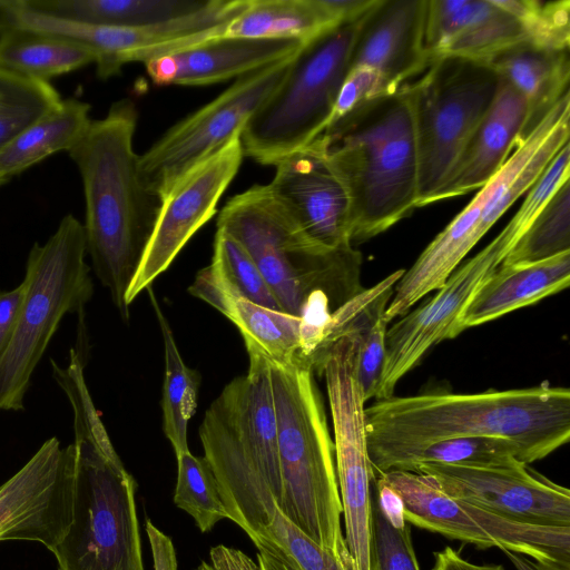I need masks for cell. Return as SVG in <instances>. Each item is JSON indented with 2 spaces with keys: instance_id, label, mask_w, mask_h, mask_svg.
<instances>
[{
  "instance_id": "obj_34",
  "label": "cell",
  "mask_w": 570,
  "mask_h": 570,
  "mask_svg": "<svg viewBox=\"0 0 570 570\" xmlns=\"http://www.w3.org/2000/svg\"><path fill=\"white\" fill-rule=\"evenodd\" d=\"M176 458L175 504L195 520L202 532L210 531L220 520H230L216 478L206 459L195 456L190 451Z\"/></svg>"
},
{
  "instance_id": "obj_42",
  "label": "cell",
  "mask_w": 570,
  "mask_h": 570,
  "mask_svg": "<svg viewBox=\"0 0 570 570\" xmlns=\"http://www.w3.org/2000/svg\"><path fill=\"white\" fill-rule=\"evenodd\" d=\"M257 548V563L261 570H298L291 559L277 548L254 542Z\"/></svg>"
},
{
  "instance_id": "obj_15",
  "label": "cell",
  "mask_w": 570,
  "mask_h": 570,
  "mask_svg": "<svg viewBox=\"0 0 570 570\" xmlns=\"http://www.w3.org/2000/svg\"><path fill=\"white\" fill-rule=\"evenodd\" d=\"M73 487V445L53 436L0 485V541H36L51 552L71 524Z\"/></svg>"
},
{
  "instance_id": "obj_28",
  "label": "cell",
  "mask_w": 570,
  "mask_h": 570,
  "mask_svg": "<svg viewBox=\"0 0 570 570\" xmlns=\"http://www.w3.org/2000/svg\"><path fill=\"white\" fill-rule=\"evenodd\" d=\"M87 47L56 36L6 27L0 30V69L46 81L95 63Z\"/></svg>"
},
{
  "instance_id": "obj_39",
  "label": "cell",
  "mask_w": 570,
  "mask_h": 570,
  "mask_svg": "<svg viewBox=\"0 0 570 570\" xmlns=\"http://www.w3.org/2000/svg\"><path fill=\"white\" fill-rule=\"evenodd\" d=\"M23 297L22 283L11 291L0 292V357L14 333Z\"/></svg>"
},
{
  "instance_id": "obj_11",
  "label": "cell",
  "mask_w": 570,
  "mask_h": 570,
  "mask_svg": "<svg viewBox=\"0 0 570 570\" xmlns=\"http://www.w3.org/2000/svg\"><path fill=\"white\" fill-rule=\"evenodd\" d=\"M357 337L354 332L336 340L330 347L321 375L325 377L334 428L335 469L347 549L355 570H370L372 484L365 399L355 366Z\"/></svg>"
},
{
  "instance_id": "obj_9",
  "label": "cell",
  "mask_w": 570,
  "mask_h": 570,
  "mask_svg": "<svg viewBox=\"0 0 570 570\" xmlns=\"http://www.w3.org/2000/svg\"><path fill=\"white\" fill-rule=\"evenodd\" d=\"M501 82L488 63L448 56L432 61L404 87L416 140L417 207L430 205L491 108Z\"/></svg>"
},
{
  "instance_id": "obj_27",
  "label": "cell",
  "mask_w": 570,
  "mask_h": 570,
  "mask_svg": "<svg viewBox=\"0 0 570 570\" xmlns=\"http://www.w3.org/2000/svg\"><path fill=\"white\" fill-rule=\"evenodd\" d=\"M90 105L62 99L0 151V177L9 180L58 151H68L91 122Z\"/></svg>"
},
{
  "instance_id": "obj_2",
  "label": "cell",
  "mask_w": 570,
  "mask_h": 570,
  "mask_svg": "<svg viewBox=\"0 0 570 570\" xmlns=\"http://www.w3.org/2000/svg\"><path fill=\"white\" fill-rule=\"evenodd\" d=\"M371 466L393 453L461 436L514 443L520 461L544 459L570 439V391L538 386L474 394L426 393L365 407Z\"/></svg>"
},
{
  "instance_id": "obj_29",
  "label": "cell",
  "mask_w": 570,
  "mask_h": 570,
  "mask_svg": "<svg viewBox=\"0 0 570 570\" xmlns=\"http://www.w3.org/2000/svg\"><path fill=\"white\" fill-rule=\"evenodd\" d=\"M146 289L148 291L164 343L163 430L176 456H178L189 451L187 426L196 411L200 376L183 361L173 331L156 299L154 291L150 286Z\"/></svg>"
},
{
  "instance_id": "obj_13",
  "label": "cell",
  "mask_w": 570,
  "mask_h": 570,
  "mask_svg": "<svg viewBox=\"0 0 570 570\" xmlns=\"http://www.w3.org/2000/svg\"><path fill=\"white\" fill-rule=\"evenodd\" d=\"M514 246V240L499 233L482 250L456 267L431 299L407 312L387 330L376 400L392 397L399 381L426 352L460 334L458 321L464 307Z\"/></svg>"
},
{
  "instance_id": "obj_22",
  "label": "cell",
  "mask_w": 570,
  "mask_h": 570,
  "mask_svg": "<svg viewBox=\"0 0 570 570\" xmlns=\"http://www.w3.org/2000/svg\"><path fill=\"white\" fill-rule=\"evenodd\" d=\"M570 250L550 258L501 264L476 289L458 321L462 331L501 317L569 286Z\"/></svg>"
},
{
  "instance_id": "obj_3",
  "label": "cell",
  "mask_w": 570,
  "mask_h": 570,
  "mask_svg": "<svg viewBox=\"0 0 570 570\" xmlns=\"http://www.w3.org/2000/svg\"><path fill=\"white\" fill-rule=\"evenodd\" d=\"M138 122L129 98L115 101L68 150L81 176L87 254L122 318L129 316L128 288L140 265L160 208L139 171L134 149Z\"/></svg>"
},
{
  "instance_id": "obj_43",
  "label": "cell",
  "mask_w": 570,
  "mask_h": 570,
  "mask_svg": "<svg viewBox=\"0 0 570 570\" xmlns=\"http://www.w3.org/2000/svg\"><path fill=\"white\" fill-rule=\"evenodd\" d=\"M504 553L517 570H570L558 566L542 563L520 553L511 551H504Z\"/></svg>"
},
{
  "instance_id": "obj_5",
  "label": "cell",
  "mask_w": 570,
  "mask_h": 570,
  "mask_svg": "<svg viewBox=\"0 0 570 570\" xmlns=\"http://www.w3.org/2000/svg\"><path fill=\"white\" fill-rule=\"evenodd\" d=\"M321 137L348 194L352 245L387 230L417 208V150L404 88L362 102Z\"/></svg>"
},
{
  "instance_id": "obj_38",
  "label": "cell",
  "mask_w": 570,
  "mask_h": 570,
  "mask_svg": "<svg viewBox=\"0 0 570 570\" xmlns=\"http://www.w3.org/2000/svg\"><path fill=\"white\" fill-rule=\"evenodd\" d=\"M387 303L376 305L355 330L357 355L355 373L365 401L375 396L384 356L389 322L384 317Z\"/></svg>"
},
{
  "instance_id": "obj_32",
  "label": "cell",
  "mask_w": 570,
  "mask_h": 570,
  "mask_svg": "<svg viewBox=\"0 0 570 570\" xmlns=\"http://www.w3.org/2000/svg\"><path fill=\"white\" fill-rule=\"evenodd\" d=\"M570 250V179L549 198L502 264L534 263Z\"/></svg>"
},
{
  "instance_id": "obj_17",
  "label": "cell",
  "mask_w": 570,
  "mask_h": 570,
  "mask_svg": "<svg viewBox=\"0 0 570 570\" xmlns=\"http://www.w3.org/2000/svg\"><path fill=\"white\" fill-rule=\"evenodd\" d=\"M275 168L267 186L302 230L327 247L352 245L348 194L326 158L322 137L284 157Z\"/></svg>"
},
{
  "instance_id": "obj_37",
  "label": "cell",
  "mask_w": 570,
  "mask_h": 570,
  "mask_svg": "<svg viewBox=\"0 0 570 570\" xmlns=\"http://www.w3.org/2000/svg\"><path fill=\"white\" fill-rule=\"evenodd\" d=\"M370 570H421L411 525L394 527L372 499Z\"/></svg>"
},
{
  "instance_id": "obj_14",
  "label": "cell",
  "mask_w": 570,
  "mask_h": 570,
  "mask_svg": "<svg viewBox=\"0 0 570 570\" xmlns=\"http://www.w3.org/2000/svg\"><path fill=\"white\" fill-rule=\"evenodd\" d=\"M243 158L239 135L180 176L161 198L153 234L126 295L128 306L217 213V204L238 173Z\"/></svg>"
},
{
  "instance_id": "obj_23",
  "label": "cell",
  "mask_w": 570,
  "mask_h": 570,
  "mask_svg": "<svg viewBox=\"0 0 570 570\" xmlns=\"http://www.w3.org/2000/svg\"><path fill=\"white\" fill-rule=\"evenodd\" d=\"M188 291L236 325L248 354H258L271 364L281 367H311L302 353L301 318L227 294L198 276L195 277Z\"/></svg>"
},
{
  "instance_id": "obj_19",
  "label": "cell",
  "mask_w": 570,
  "mask_h": 570,
  "mask_svg": "<svg viewBox=\"0 0 570 570\" xmlns=\"http://www.w3.org/2000/svg\"><path fill=\"white\" fill-rule=\"evenodd\" d=\"M528 41L519 20L495 0H426L424 50L431 63L441 57L487 61Z\"/></svg>"
},
{
  "instance_id": "obj_6",
  "label": "cell",
  "mask_w": 570,
  "mask_h": 570,
  "mask_svg": "<svg viewBox=\"0 0 570 570\" xmlns=\"http://www.w3.org/2000/svg\"><path fill=\"white\" fill-rule=\"evenodd\" d=\"M269 365L282 481L278 509L346 570H355L341 524L334 442L314 371Z\"/></svg>"
},
{
  "instance_id": "obj_20",
  "label": "cell",
  "mask_w": 570,
  "mask_h": 570,
  "mask_svg": "<svg viewBox=\"0 0 570 570\" xmlns=\"http://www.w3.org/2000/svg\"><path fill=\"white\" fill-rule=\"evenodd\" d=\"M305 42L287 39L220 38L145 62L155 85L205 86L239 78L294 56Z\"/></svg>"
},
{
  "instance_id": "obj_21",
  "label": "cell",
  "mask_w": 570,
  "mask_h": 570,
  "mask_svg": "<svg viewBox=\"0 0 570 570\" xmlns=\"http://www.w3.org/2000/svg\"><path fill=\"white\" fill-rule=\"evenodd\" d=\"M527 119L522 96L504 80L500 90L430 204L481 189L504 165Z\"/></svg>"
},
{
  "instance_id": "obj_7",
  "label": "cell",
  "mask_w": 570,
  "mask_h": 570,
  "mask_svg": "<svg viewBox=\"0 0 570 570\" xmlns=\"http://www.w3.org/2000/svg\"><path fill=\"white\" fill-rule=\"evenodd\" d=\"M83 224L66 215L45 244L29 252L24 297L14 333L0 357V410H22L33 371L68 313H80L94 293Z\"/></svg>"
},
{
  "instance_id": "obj_16",
  "label": "cell",
  "mask_w": 570,
  "mask_h": 570,
  "mask_svg": "<svg viewBox=\"0 0 570 570\" xmlns=\"http://www.w3.org/2000/svg\"><path fill=\"white\" fill-rule=\"evenodd\" d=\"M413 472L428 476L448 495L502 517L570 527V490L523 462L492 466L424 463Z\"/></svg>"
},
{
  "instance_id": "obj_41",
  "label": "cell",
  "mask_w": 570,
  "mask_h": 570,
  "mask_svg": "<svg viewBox=\"0 0 570 570\" xmlns=\"http://www.w3.org/2000/svg\"><path fill=\"white\" fill-rule=\"evenodd\" d=\"M432 570H507L502 564H478L464 559L452 547L434 553Z\"/></svg>"
},
{
  "instance_id": "obj_8",
  "label": "cell",
  "mask_w": 570,
  "mask_h": 570,
  "mask_svg": "<svg viewBox=\"0 0 570 570\" xmlns=\"http://www.w3.org/2000/svg\"><path fill=\"white\" fill-rule=\"evenodd\" d=\"M367 11L305 42L295 53L283 80L244 126V156L275 166L325 131Z\"/></svg>"
},
{
  "instance_id": "obj_35",
  "label": "cell",
  "mask_w": 570,
  "mask_h": 570,
  "mask_svg": "<svg viewBox=\"0 0 570 570\" xmlns=\"http://www.w3.org/2000/svg\"><path fill=\"white\" fill-rule=\"evenodd\" d=\"M521 23L527 40L551 49H569L570 1L495 0Z\"/></svg>"
},
{
  "instance_id": "obj_33",
  "label": "cell",
  "mask_w": 570,
  "mask_h": 570,
  "mask_svg": "<svg viewBox=\"0 0 570 570\" xmlns=\"http://www.w3.org/2000/svg\"><path fill=\"white\" fill-rule=\"evenodd\" d=\"M60 100L49 82L0 69V151Z\"/></svg>"
},
{
  "instance_id": "obj_4",
  "label": "cell",
  "mask_w": 570,
  "mask_h": 570,
  "mask_svg": "<svg viewBox=\"0 0 570 570\" xmlns=\"http://www.w3.org/2000/svg\"><path fill=\"white\" fill-rule=\"evenodd\" d=\"M53 377L73 411L72 521L51 551L58 570H145L136 507L137 483L125 469L98 415L81 355L66 367L51 361Z\"/></svg>"
},
{
  "instance_id": "obj_10",
  "label": "cell",
  "mask_w": 570,
  "mask_h": 570,
  "mask_svg": "<svg viewBox=\"0 0 570 570\" xmlns=\"http://www.w3.org/2000/svg\"><path fill=\"white\" fill-rule=\"evenodd\" d=\"M375 479L399 494L409 524L480 549L499 548L570 569V527L539 525L502 517L448 495L416 472L394 470Z\"/></svg>"
},
{
  "instance_id": "obj_24",
  "label": "cell",
  "mask_w": 570,
  "mask_h": 570,
  "mask_svg": "<svg viewBox=\"0 0 570 570\" xmlns=\"http://www.w3.org/2000/svg\"><path fill=\"white\" fill-rule=\"evenodd\" d=\"M484 62L525 101L527 119L519 142L569 91V49H551L522 41Z\"/></svg>"
},
{
  "instance_id": "obj_18",
  "label": "cell",
  "mask_w": 570,
  "mask_h": 570,
  "mask_svg": "<svg viewBox=\"0 0 570 570\" xmlns=\"http://www.w3.org/2000/svg\"><path fill=\"white\" fill-rule=\"evenodd\" d=\"M425 12L426 0H376L365 13L348 69L367 72L377 97L400 91L429 67Z\"/></svg>"
},
{
  "instance_id": "obj_25",
  "label": "cell",
  "mask_w": 570,
  "mask_h": 570,
  "mask_svg": "<svg viewBox=\"0 0 570 570\" xmlns=\"http://www.w3.org/2000/svg\"><path fill=\"white\" fill-rule=\"evenodd\" d=\"M346 21L340 0H247L245 8L220 27L216 39L307 42Z\"/></svg>"
},
{
  "instance_id": "obj_30",
  "label": "cell",
  "mask_w": 570,
  "mask_h": 570,
  "mask_svg": "<svg viewBox=\"0 0 570 570\" xmlns=\"http://www.w3.org/2000/svg\"><path fill=\"white\" fill-rule=\"evenodd\" d=\"M520 461L518 446L495 436H461L400 451L372 464L374 476L389 471H410L424 463L510 465Z\"/></svg>"
},
{
  "instance_id": "obj_44",
  "label": "cell",
  "mask_w": 570,
  "mask_h": 570,
  "mask_svg": "<svg viewBox=\"0 0 570 570\" xmlns=\"http://www.w3.org/2000/svg\"><path fill=\"white\" fill-rule=\"evenodd\" d=\"M198 570H216V569L214 568L213 564H209V563L203 561L200 563V566L198 567Z\"/></svg>"
},
{
  "instance_id": "obj_1",
  "label": "cell",
  "mask_w": 570,
  "mask_h": 570,
  "mask_svg": "<svg viewBox=\"0 0 570 570\" xmlns=\"http://www.w3.org/2000/svg\"><path fill=\"white\" fill-rule=\"evenodd\" d=\"M217 229L248 252L282 311L301 318L303 357L316 368L331 347L335 314L364 289L361 253L313 240L267 185L233 196Z\"/></svg>"
},
{
  "instance_id": "obj_31",
  "label": "cell",
  "mask_w": 570,
  "mask_h": 570,
  "mask_svg": "<svg viewBox=\"0 0 570 570\" xmlns=\"http://www.w3.org/2000/svg\"><path fill=\"white\" fill-rule=\"evenodd\" d=\"M197 276L227 294L282 311L248 252L222 229L215 235L212 263Z\"/></svg>"
},
{
  "instance_id": "obj_36",
  "label": "cell",
  "mask_w": 570,
  "mask_h": 570,
  "mask_svg": "<svg viewBox=\"0 0 570 570\" xmlns=\"http://www.w3.org/2000/svg\"><path fill=\"white\" fill-rule=\"evenodd\" d=\"M273 546L287 556L298 570H346L334 557L309 539L278 509L267 515L266 525L250 538Z\"/></svg>"
},
{
  "instance_id": "obj_45",
  "label": "cell",
  "mask_w": 570,
  "mask_h": 570,
  "mask_svg": "<svg viewBox=\"0 0 570 570\" xmlns=\"http://www.w3.org/2000/svg\"><path fill=\"white\" fill-rule=\"evenodd\" d=\"M7 181H8V180H6V179H3V178H1V177H0V187H1L3 184H6Z\"/></svg>"
},
{
  "instance_id": "obj_12",
  "label": "cell",
  "mask_w": 570,
  "mask_h": 570,
  "mask_svg": "<svg viewBox=\"0 0 570 570\" xmlns=\"http://www.w3.org/2000/svg\"><path fill=\"white\" fill-rule=\"evenodd\" d=\"M294 56L237 78L139 155L146 188L161 200L180 176L239 136L283 80Z\"/></svg>"
},
{
  "instance_id": "obj_26",
  "label": "cell",
  "mask_w": 570,
  "mask_h": 570,
  "mask_svg": "<svg viewBox=\"0 0 570 570\" xmlns=\"http://www.w3.org/2000/svg\"><path fill=\"white\" fill-rule=\"evenodd\" d=\"M51 17L117 29L145 28L202 9L208 0H22Z\"/></svg>"
},
{
  "instance_id": "obj_40",
  "label": "cell",
  "mask_w": 570,
  "mask_h": 570,
  "mask_svg": "<svg viewBox=\"0 0 570 570\" xmlns=\"http://www.w3.org/2000/svg\"><path fill=\"white\" fill-rule=\"evenodd\" d=\"M209 554L216 570H261L258 563L238 549L216 546Z\"/></svg>"
}]
</instances>
